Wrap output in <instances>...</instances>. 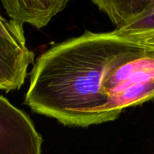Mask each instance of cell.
I'll use <instances>...</instances> for the list:
<instances>
[{"mask_svg": "<svg viewBox=\"0 0 154 154\" xmlns=\"http://www.w3.org/2000/svg\"><path fill=\"white\" fill-rule=\"evenodd\" d=\"M144 48L113 31L82 35L54 45L36 60L24 103L66 126L87 127L113 121L102 89L107 74L129 54Z\"/></svg>", "mask_w": 154, "mask_h": 154, "instance_id": "1", "label": "cell"}, {"mask_svg": "<svg viewBox=\"0 0 154 154\" xmlns=\"http://www.w3.org/2000/svg\"><path fill=\"white\" fill-rule=\"evenodd\" d=\"M42 144L26 114L0 96V154H42Z\"/></svg>", "mask_w": 154, "mask_h": 154, "instance_id": "2", "label": "cell"}, {"mask_svg": "<svg viewBox=\"0 0 154 154\" xmlns=\"http://www.w3.org/2000/svg\"><path fill=\"white\" fill-rule=\"evenodd\" d=\"M35 54L21 49L0 36V90H19L24 84L29 66L34 63Z\"/></svg>", "mask_w": 154, "mask_h": 154, "instance_id": "3", "label": "cell"}, {"mask_svg": "<svg viewBox=\"0 0 154 154\" xmlns=\"http://www.w3.org/2000/svg\"><path fill=\"white\" fill-rule=\"evenodd\" d=\"M68 2L67 0L2 1L3 8L11 20L21 25L27 23L37 29L48 25L56 14L65 9Z\"/></svg>", "mask_w": 154, "mask_h": 154, "instance_id": "4", "label": "cell"}, {"mask_svg": "<svg viewBox=\"0 0 154 154\" xmlns=\"http://www.w3.org/2000/svg\"><path fill=\"white\" fill-rule=\"evenodd\" d=\"M116 33L139 44L154 39V0H145L141 10Z\"/></svg>", "mask_w": 154, "mask_h": 154, "instance_id": "5", "label": "cell"}, {"mask_svg": "<svg viewBox=\"0 0 154 154\" xmlns=\"http://www.w3.org/2000/svg\"><path fill=\"white\" fill-rule=\"evenodd\" d=\"M145 0H93L96 6L105 12L119 29L126 25L142 8Z\"/></svg>", "mask_w": 154, "mask_h": 154, "instance_id": "6", "label": "cell"}, {"mask_svg": "<svg viewBox=\"0 0 154 154\" xmlns=\"http://www.w3.org/2000/svg\"><path fill=\"white\" fill-rule=\"evenodd\" d=\"M154 99V80L129 86L112 100L110 111L118 117L124 108L144 103Z\"/></svg>", "mask_w": 154, "mask_h": 154, "instance_id": "7", "label": "cell"}, {"mask_svg": "<svg viewBox=\"0 0 154 154\" xmlns=\"http://www.w3.org/2000/svg\"><path fill=\"white\" fill-rule=\"evenodd\" d=\"M0 36L14 45H17L21 49H27L26 46V38L24 36L23 25L15 21L6 20L0 14Z\"/></svg>", "mask_w": 154, "mask_h": 154, "instance_id": "8", "label": "cell"}, {"mask_svg": "<svg viewBox=\"0 0 154 154\" xmlns=\"http://www.w3.org/2000/svg\"><path fill=\"white\" fill-rule=\"evenodd\" d=\"M141 45H143V46H144L145 48H147L150 51L154 53V39L153 40L145 42V43L141 44Z\"/></svg>", "mask_w": 154, "mask_h": 154, "instance_id": "9", "label": "cell"}]
</instances>
